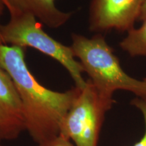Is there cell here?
<instances>
[{
  "label": "cell",
  "mask_w": 146,
  "mask_h": 146,
  "mask_svg": "<svg viewBox=\"0 0 146 146\" xmlns=\"http://www.w3.org/2000/svg\"><path fill=\"white\" fill-rule=\"evenodd\" d=\"M70 47L101 96L113 99L115 91L123 90L133 93L137 98H146V78L137 79L125 72L101 35L88 38L72 34Z\"/></svg>",
  "instance_id": "2"
},
{
  "label": "cell",
  "mask_w": 146,
  "mask_h": 146,
  "mask_svg": "<svg viewBox=\"0 0 146 146\" xmlns=\"http://www.w3.org/2000/svg\"><path fill=\"white\" fill-rule=\"evenodd\" d=\"M0 66L13 81L23 106L25 130L39 143L60 134V126L80 89L58 92L43 87L29 70L25 49L0 45Z\"/></svg>",
  "instance_id": "1"
},
{
  "label": "cell",
  "mask_w": 146,
  "mask_h": 146,
  "mask_svg": "<svg viewBox=\"0 0 146 146\" xmlns=\"http://www.w3.org/2000/svg\"><path fill=\"white\" fill-rule=\"evenodd\" d=\"M37 146H75L71 143L70 140L64 137L62 135L54 137L41 143H38Z\"/></svg>",
  "instance_id": "10"
},
{
  "label": "cell",
  "mask_w": 146,
  "mask_h": 146,
  "mask_svg": "<svg viewBox=\"0 0 146 146\" xmlns=\"http://www.w3.org/2000/svg\"><path fill=\"white\" fill-rule=\"evenodd\" d=\"M145 0H91L89 29L94 32H127L139 20Z\"/></svg>",
  "instance_id": "5"
},
{
  "label": "cell",
  "mask_w": 146,
  "mask_h": 146,
  "mask_svg": "<svg viewBox=\"0 0 146 146\" xmlns=\"http://www.w3.org/2000/svg\"><path fill=\"white\" fill-rule=\"evenodd\" d=\"M131 104L137 108L143 115L144 123H145V132L139 141L135 143L133 146H146V98H137L131 101Z\"/></svg>",
  "instance_id": "9"
},
{
  "label": "cell",
  "mask_w": 146,
  "mask_h": 146,
  "mask_svg": "<svg viewBox=\"0 0 146 146\" xmlns=\"http://www.w3.org/2000/svg\"><path fill=\"white\" fill-rule=\"evenodd\" d=\"M0 139H1V136H0Z\"/></svg>",
  "instance_id": "13"
},
{
  "label": "cell",
  "mask_w": 146,
  "mask_h": 146,
  "mask_svg": "<svg viewBox=\"0 0 146 146\" xmlns=\"http://www.w3.org/2000/svg\"><path fill=\"white\" fill-rule=\"evenodd\" d=\"M114 103V99L101 96L88 79L64 118L60 134L75 146H98L105 115Z\"/></svg>",
  "instance_id": "4"
},
{
  "label": "cell",
  "mask_w": 146,
  "mask_h": 146,
  "mask_svg": "<svg viewBox=\"0 0 146 146\" xmlns=\"http://www.w3.org/2000/svg\"><path fill=\"white\" fill-rule=\"evenodd\" d=\"M4 8H5V5L4 4V3H3V0H0V16H1V14H2L3 11L4 10ZM1 44H3V43L2 39H1V32H0V45Z\"/></svg>",
  "instance_id": "12"
},
{
  "label": "cell",
  "mask_w": 146,
  "mask_h": 146,
  "mask_svg": "<svg viewBox=\"0 0 146 146\" xmlns=\"http://www.w3.org/2000/svg\"><path fill=\"white\" fill-rule=\"evenodd\" d=\"M8 10L10 21L6 25L0 26L3 44L25 49L32 47L50 56L66 69L76 87L83 89L87 84L82 75L83 68L76 60L71 47L62 44L46 33L43 25L31 14L13 8Z\"/></svg>",
  "instance_id": "3"
},
{
  "label": "cell",
  "mask_w": 146,
  "mask_h": 146,
  "mask_svg": "<svg viewBox=\"0 0 146 146\" xmlns=\"http://www.w3.org/2000/svg\"><path fill=\"white\" fill-rule=\"evenodd\" d=\"M146 18V0L144 1V3L143 5V8H142L141 14H140V16L139 20V21H143L144 19Z\"/></svg>",
  "instance_id": "11"
},
{
  "label": "cell",
  "mask_w": 146,
  "mask_h": 146,
  "mask_svg": "<svg viewBox=\"0 0 146 146\" xmlns=\"http://www.w3.org/2000/svg\"><path fill=\"white\" fill-rule=\"evenodd\" d=\"M120 47L131 56H146V18L139 28L128 31Z\"/></svg>",
  "instance_id": "8"
},
{
  "label": "cell",
  "mask_w": 146,
  "mask_h": 146,
  "mask_svg": "<svg viewBox=\"0 0 146 146\" xmlns=\"http://www.w3.org/2000/svg\"><path fill=\"white\" fill-rule=\"evenodd\" d=\"M7 9L13 8L31 14L42 25L57 29L65 25L72 12L60 10L56 5V0H3Z\"/></svg>",
  "instance_id": "7"
},
{
  "label": "cell",
  "mask_w": 146,
  "mask_h": 146,
  "mask_svg": "<svg viewBox=\"0 0 146 146\" xmlns=\"http://www.w3.org/2000/svg\"><path fill=\"white\" fill-rule=\"evenodd\" d=\"M25 130L23 106L8 73L0 66V136L13 139Z\"/></svg>",
  "instance_id": "6"
}]
</instances>
